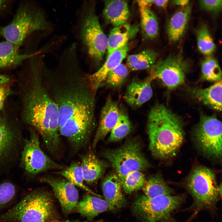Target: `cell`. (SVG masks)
<instances>
[{
    "instance_id": "obj_27",
    "label": "cell",
    "mask_w": 222,
    "mask_h": 222,
    "mask_svg": "<svg viewBox=\"0 0 222 222\" xmlns=\"http://www.w3.org/2000/svg\"><path fill=\"white\" fill-rule=\"evenodd\" d=\"M156 53L151 49H146L127 58V66L133 71L150 69L155 63Z\"/></svg>"
},
{
    "instance_id": "obj_38",
    "label": "cell",
    "mask_w": 222,
    "mask_h": 222,
    "mask_svg": "<svg viewBox=\"0 0 222 222\" xmlns=\"http://www.w3.org/2000/svg\"><path fill=\"white\" fill-rule=\"evenodd\" d=\"M153 1L151 0H142L137 1L139 7H148L153 3Z\"/></svg>"
},
{
    "instance_id": "obj_4",
    "label": "cell",
    "mask_w": 222,
    "mask_h": 222,
    "mask_svg": "<svg viewBox=\"0 0 222 222\" xmlns=\"http://www.w3.org/2000/svg\"><path fill=\"white\" fill-rule=\"evenodd\" d=\"M50 25L41 8L34 2L24 1L19 5L11 22L0 26V35L20 47L31 35L46 31Z\"/></svg>"
},
{
    "instance_id": "obj_32",
    "label": "cell",
    "mask_w": 222,
    "mask_h": 222,
    "mask_svg": "<svg viewBox=\"0 0 222 222\" xmlns=\"http://www.w3.org/2000/svg\"><path fill=\"white\" fill-rule=\"evenodd\" d=\"M202 78L203 80L218 82L221 81V68L216 60L208 58L203 61L201 64Z\"/></svg>"
},
{
    "instance_id": "obj_9",
    "label": "cell",
    "mask_w": 222,
    "mask_h": 222,
    "mask_svg": "<svg viewBox=\"0 0 222 222\" xmlns=\"http://www.w3.org/2000/svg\"><path fill=\"white\" fill-rule=\"evenodd\" d=\"M103 156L115 170L121 183L130 172L146 170L149 164L141 150L138 141L131 139L120 147L106 150Z\"/></svg>"
},
{
    "instance_id": "obj_17",
    "label": "cell",
    "mask_w": 222,
    "mask_h": 222,
    "mask_svg": "<svg viewBox=\"0 0 222 222\" xmlns=\"http://www.w3.org/2000/svg\"><path fill=\"white\" fill-rule=\"evenodd\" d=\"M150 76L144 80H134L128 86L124 96L127 104L134 108H138L148 101L153 93Z\"/></svg>"
},
{
    "instance_id": "obj_42",
    "label": "cell",
    "mask_w": 222,
    "mask_h": 222,
    "mask_svg": "<svg viewBox=\"0 0 222 222\" xmlns=\"http://www.w3.org/2000/svg\"><path fill=\"white\" fill-rule=\"evenodd\" d=\"M51 222H90L87 221H70V220H65V221H60L56 220H53L50 221ZM93 222H103V220H99L97 221H96Z\"/></svg>"
},
{
    "instance_id": "obj_3",
    "label": "cell",
    "mask_w": 222,
    "mask_h": 222,
    "mask_svg": "<svg viewBox=\"0 0 222 222\" xmlns=\"http://www.w3.org/2000/svg\"><path fill=\"white\" fill-rule=\"evenodd\" d=\"M147 121L149 147L153 155L160 159L175 155L184 139L180 118L164 105L158 104L151 109Z\"/></svg>"
},
{
    "instance_id": "obj_1",
    "label": "cell",
    "mask_w": 222,
    "mask_h": 222,
    "mask_svg": "<svg viewBox=\"0 0 222 222\" xmlns=\"http://www.w3.org/2000/svg\"><path fill=\"white\" fill-rule=\"evenodd\" d=\"M49 74L46 84L58 110V130L79 125L94 127V95L79 65L67 64Z\"/></svg>"
},
{
    "instance_id": "obj_33",
    "label": "cell",
    "mask_w": 222,
    "mask_h": 222,
    "mask_svg": "<svg viewBox=\"0 0 222 222\" xmlns=\"http://www.w3.org/2000/svg\"><path fill=\"white\" fill-rule=\"evenodd\" d=\"M145 181V175L142 171H133L125 177L121 183L122 189L126 193L130 194L142 188Z\"/></svg>"
},
{
    "instance_id": "obj_7",
    "label": "cell",
    "mask_w": 222,
    "mask_h": 222,
    "mask_svg": "<svg viewBox=\"0 0 222 222\" xmlns=\"http://www.w3.org/2000/svg\"><path fill=\"white\" fill-rule=\"evenodd\" d=\"M185 185L192 198L197 212L214 210L221 198V184L217 185L214 173L206 167L194 169L187 179Z\"/></svg>"
},
{
    "instance_id": "obj_28",
    "label": "cell",
    "mask_w": 222,
    "mask_h": 222,
    "mask_svg": "<svg viewBox=\"0 0 222 222\" xmlns=\"http://www.w3.org/2000/svg\"><path fill=\"white\" fill-rule=\"evenodd\" d=\"M56 173L65 178L67 180L75 186L78 187L93 195L100 196V195L94 193L84 184L83 174L80 163L77 162L72 163L68 168L57 172Z\"/></svg>"
},
{
    "instance_id": "obj_26",
    "label": "cell",
    "mask_w": 222,
    "mask_h": 222,
    "mask_svg": "<svg viewBox=\"0 0 222 222\" xmlns=\"http://www.w3.org/2000/svg\"><path fill=\"white\" fill-rule=\"evenodd\" d=\"M144 195L154 198L166 195H172V190L166 183L161 175H150L146 179L142 188Z\"/></svg>"
},
{
    "instance_id": "obj_36",
    "label": "cell",
    "mask_w": 222,
    "mask_h": 222,
    "mask_svg": "<svg viewBox=\"0 0 222 222\" xmlns=\"http://www.w3.org/2000/svg\"><path fill=\"white\" fill-rule=\"evenodd\" d=\"M10 84V80L7 76L0 74V113L6 98L11 93Z\"/></svg>"
},
{
    "instance_id": "obj_39",
    "label": "cell",
    "mask_w": 222,
    "mask_h": 222,
    "mask_svg": "<svg viewBox=\"0 0 222 222\" xmlns=\"http://www.w3.org/2000/svg\"><path fill=\"white\" fill-rule=\"evenodd\" d=\"M189 2V1L188 0H177L172 1L173 4L183 7L188 5Z\"/></svg>"
},
{
    "instance_id": "obj_29",
    "label": "cell",
    "mask_w": 222,
    "mask_h": 222,
    "mask_svg": "<svg viewBox=\"0 0 222 222\" xmlns=\"http://www.w3.org/2000/svg\"><path fill=\"white\" fill-rule=\"evenodd\" d=\"M141 26L144 34L147 37L155 38L158 31V25L156 17L148 7H139Z\"/></svg>"
},
{
    "instance_id": "obj_14",
    "label": "cell",
    "mask_w": 222,
    "mask_h": 222,
    "mask_svg": "<svg viewBox=\"0 0 222 222\" xmlns=\"http://www.w3.org/2000/svg\"><path fill=\"white\" fill-rule=\"evenodd\" d=\"M128 50L127 44L115 50L107 56L104 64L97 71L92 74H87L90 88L94 95L105 81L109 73L121 64L125 58Z\"/></svg>"
},
{
    "instance_id": "obj_10",
    "label": "cell",
    "mask_w": 222,
    "mask_h": 222,
    "mask_svg": "<svg viewBox=\"0 0 222 222\" xmlns=\"http://www.w3.org/2000/svg\"><path fill=\"white\" fill-rule=\"evenodd\" d=\"M222 125L214 116L202 114L194 133L195 142L205 154L220 158L222 151Z\"/></svg>"
},
{
    "instance_id": "obj_37",
    "label": "cell",
    "mask_w": 222,
    "mask_h": 222,
    "mask_svg": "<svg viewBox=\"0 0 222 222\" xmlns=\"http://www.w3.org/2000/svg\"><path fill=\"white\" fill-rule=\"evenodd\" d=\"M200 6L203 9L212 12L220 11L221 9V0H202L199 1Z\"/></svg>"
},
{
    "instance_id": "obj_31",
    "label": "cell",
    "mask_w": 222,
    "mask_h": 222,
    "mask_svg": "<svg viewBox=\"0 0 222 222\" xmlns=\"http://www.w3.org/2000/svg\"><path fill=\"white\" fill-rule=\"evenodd\" d=\"M129 118L125 113L120 111L118 121L110 132L108 141L110 142L119 141L126 136L131 129Z\"/></svg>"
},
{
    "instance_id": "obj_35",
    "label": "cell",
    "mask_w": 222,
    "mask_h": 222,
    "mask_svg": "<svg viewBox=\"0 0 222 222\" xmlns=\"http://www.w3.org/2000/svg\"><path fill=\"white\" fill-rule=\"evenodd\" d=\"M15 193V187L11 183L7 182L0 185V210L11 201Z\"/></svg>"
},
{
    "instance_id": "obj_20",
    "label": "cell",
    "mask_w": 222,
    "mask_h": 222,
    "mask_svg": "<svg viewBox=\"0 0 222 222\" xmlns=\"http://www.w3.org/2000/svg\"><path fill=\"white\" fill-rule=\"evenodd\" d=\"M80 164L84 180L90 184L97 181L105 171L107 165L92 151L82 156Z\"/></svg>"
},
{
    "instance_id": "obj_13",
    "label": "cell",
    "mask_w": 222,
    "mask_h": 222,
    "mask_svg": "<svg viewBox=\"0 0 222 222\" xmlns=\"http://www.w3.org/2000/svg\"><path fill=\"white\" fill-rule=\"evenodd\" d=\"M39 180L51 186L64 213H69L76 207L78 203V192L75 186L68 180L49 176L42 177Z\"/></svg>"
},
{
    "instance_id": "obj_5",
    "label": "cell",
    "mask_w": 222,
    "mask_h": 222,
    "mask_svg": "<svg viewBox=\"0 0 222 222\" xmlns=\"http://www.w3.org/2000/svg\"><path fill=\"white\" fill-rule=\"evenodd\" d=\"M78 37L88 57L96 62L101 61L107 50L108 37L103 31L93 7L86 1L79 10Z\"/></svg>"
},
{
    "instance_id": "obj_21",
    "label": "cell",
    "mask_w": 222,
    "mask_h": 222,
    "mask_svg": "<svg viewBox=\"0 0 222 222\" xmlns=\"http://www.w3.org/2000/svg\"><path fill=\"white\" fill-rule=\"evenodd\" d=\"M103 14L106 21L114 27L125 24L130 15L128 3L120 0L105 1Z\"/></svg>"
},
{
    "instance_id": "obj_41",
    "label": "cell",
    "mask_w": 222,
    "mask_h": 222,
    "mask_svg": "<svg viewBox=\"0 0 222 222\" xmlns=\"http://www.w3.org/2000/svg\"><path fill=\"white\" fill-rule=\"evenodd\" d=\"M10 1L0 0V12L5 10L10 3Z\"/></svg>"
},
{
    "instance_id": "obj_40",
    "label": "cell",
    "mask_w": 222,
    "mask_h": 222,
    "mask_svg": "<svg viewBox=\"0 0 222 222\" xmlns=\"http://www.w3.org/2000/svg\"><path fill=\"white\" fill-rule=\"evenodd\" d=\"M168 0H154L153 3L156 5L162 7H165L168 4Z\"/></svg>"
},
{
    "instance_id": "obj_6",
    "label": "cell",
    "mask_w": 222,
    "mask_h": 222,
    "mask_svg": "<svg viewBox=\"0 0 222 222\" xmlns=\"http://www.w3.org/2000/svg\"><path fill=\"white\" fill-rule=\"evenodd\" d=\"M54 212L50 194L42 190L32 191L0 217L2 222H47Z\"/></svg>"
},
{
    "instance_id": "obj_15",
    "label": "cell",
    "mask_w": 222,
    "mask_h": 222,
    "mask_svg": "<svg viewBox=\"0 0 222 222\" xmlns=\"http://www.w3.org/2000/svg\"><path fill=\"white\" fill-rule=\"evenodd\" d=\"M20 136L4 119L0 116V166L13 158L17 151Z\"/></svg>"
},
{
    "instance_id": "obj_24",
    "label": "cell",
    "mask_w": 222,
    "mask_h": 222,
    "mask_svg": "<svg viewBox=\"0 0 222 222\" xmlns=\"http://www.w3.org/2000/svg\"><path fill=\"white\" fill-rule=\"evenodd\" d=\"M19 48L6 40L0 42V69L17 65L31 55L32 53H21Z\"/></svg>"
},
{
    "instance_id": "obj_12",
    "label": "cell",
    "mask_w": 222,
    "mask_h": 222,
    "mask_svg": "<svg viewBox=\"0 0 222 222\" xmlns=\"http://www.w3.org/2000/svg\"><path fill=\"white\" fill-rule=\"evenodd\" d=\"M188 68V64L179 55L160 60L149 69L154 79H158L169 89L172 90L184 82Z\"/></svg>"
},
{
    "instance_id": "obj_34",
    "label": "cell",
    "mask_w": 222,
    "mask_h": 222,
    "mask_svg": "<svg viewBox=\"0 0 222 222\" xmlns=\"http://www.w3.org/2000/svg\"><path fill=\"white\" fill-rule=\"evenodd\" d=\"M128 74L129 70L127 68L121 63L109 73L105 81L111 86L118 87L123 83Z\"/></svg>"
},
{
    "instance_id": "obj_2",
    "label": "cell",
    "mask_w": 222,
    "mask_h": 222,
    "mask_svg": "<svg viewBox=\"0 0 222 222\" xmlns=\"http://www.w3.org/2000/svg\"><path fill=\"white\" fill-rule=\"evenodd\" d=\"M31 67V82L24 97V117L41 135L48 151L54 154L60 142L58 107L43 82V67L37 64Z\"/></svg>"
},
{
    "instance_id": "obj_16",
    "label": "cell",
    "mask_w": 222,
    "mask_h": 222,
    "mask_svg": "<svg viewBox=\"0 0 222 222\" xmlns=\"http://www.w3.org/2000/svg\"><path fill=\"white\" fill-rule=\"evenodd\" d=\"M120 113L117 103L108 98L101 111L99 125L92 145L93 149L110 132L118 121Z\"/></svg>"
},
{
    "instance_id": "obj_25",
    "label": "cell",
    "mask_w": 222,
    "mask_h": 222,
    "mask_svg": "<svg viewBox=\"0 0 222 222\" xmlns=\"http://www.w3.org/2000/svg\"><path fill=\"white\" fill-rule=\"evenodd\" d=\"M133 31L131 27L126 24L114 27L111 29L108 37L107 56L127 45L133 35Z\"/></svg>"
},
{
    "instance_id": "obj_30",
    "label": "cell",
    "mask_w": 222,
    "mask_h": 222,
    "mask_svg": "<svg viewBox=\"0 0 222 222\" xmlns=\"http://www.w3.org/2000/svg\"><path fill=\"white\" fill-rule=\"evenodd\" d=\"M197 44L198 49L203 54L210 56L214 52L216 46L207 26L204 24L196 32Z\"/></svg>"
},
{
    "instance_id": "obj_22",
    "label": "cell",
    "mask_w": 222,
    "mask_h": 222,
    "mask_svg": "<svg viewBox=\"0 0 222 222\" xmlns=\"http://www.w3.org/2000/svg\"><path fill=\"white\" fill-rule=\"evenodd\" d=\"M76 207L81 215L91 221L100 213L110 210L109 204L105 199L88 194L84 196Z\"/></svg>"
},
{
    "instance_id": "obj_23",
    "label": "cell",
    "mask_w": 222,
    "mask_h": 222,
    "mask_svg": "<svg viewBox=\"0 0 222 222\" xmlns=\"http://www.w3.org/2000/svg\"><path fill=\"white\" fill-rule=\"evenodd\" d=\"M192 96L203 104L216 110L222 109V80L206 88H193Z\"/></svg>"
},
{
    "instance_id": "obj_19",
    "label": "cell",
    "mask_w": 222,
    "mask_h": 222,
    "mask_svg": "<svg viewBox=\"0 0 222 222\" xmlns=\"http://www.w3.org/2000/svg\"><path fill=\"white\" fill-rule=\"evenodd\" d=\"M191 12L187 5L175 12L169 19L166 31L169 41L175 43L179 40L186 29Z\"/></svg>"
},
{
    "instance_id": "obj_11",
    "label": "cell",
    "mask_w": 222,
    "mask_h": 222,
    "mask_svg": "<svg viewBox=\"0 0 222 222\" xmlns=\"http://www.w3.org/2000/svg\"><path fill=\"white\" fill-rule=\"evenodd\" d=\"M21 163L26 172L34 175L52 169H63V166L55 162L41 149L37 134L32 131L30 138L24 140Z\"/></svg>"
},
{
    "instance_id": "obj_8",
    "label": "cell",
    "mask_w": 222,
    "mask_h": 222,
    "mask_svg": "<svg viewBox=\"0 0 222 222\" xmlns=\"http://www.w3.org/2000/svg\"><path fill=\"white\" fill-rule=\"evenodd\" d=\"M185 199L183 195H166L149 198L139 196L132 206L134 214L143 222H169L171 215Z\"/></svg>"
},
{
    "instance_id": "obj_18",
    "label": "cell",
    "mask_w": 222,
    "mask_h": 222,
    "mask_svg": "<svg viewBox=\"0 0 222 222\" xmlns=\"http://www.w3.org/2000/svg\"><path fill=\"white\" fill-rule=\"evenodd\" d=\"M102 189L105 200L109 204L110 210L119 209L126 204L122 184L116 174L107 176L102 182Z\"/></svg>"
}]
</instances>
